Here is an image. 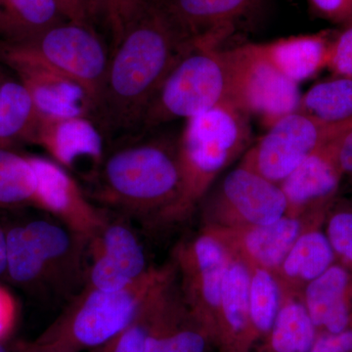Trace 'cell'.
Instances as JSON below:
<instances>
[{"instance_id": "obj_1", "label": "cell", "mask_w": 352, "mask_h": 352, "mask_svg": "<svg viewBox=\"0 0 352 352\" xmlns=\"http://www.w3.org/2000/svg\"><path fill=\"white\" fill-rule=\"evenodd\" d=\"M192 43L180 32L162 0H147L113 48L98 105L106 126L142 124L164 80Z\"/></svg>"}, {"instance_id": "obj_2", "label": "cell", "mask_w": 352, "mask_h": 352, "mask_svg": "<svg viewBox=\"0 0 352 352\" xmlns=\"http://www.w3.org/2000/svg\"><path fill=\"white\" fill-rule=\"evenodd\" d=\"M94 182L102 203L131 214L157 212L163 219L180 192L177 143L155 139L116 150Z\"/></svg>"}, {"instance_id": "obj_3", "label": "cell", "mask_w": 352, "mask_h": 352, "mask_svg": "<svg viewBox=\"0 0 352 352\" xmlns=\"http://www.w3.org/2000/svg\"><path fill=\"white\" fill-rule=\"evenodd\" d=\"M87 243L54 219L7 227L6 278L25 289L75 296L85 284Z\"/></svg>"}, {"instance_id": "obj_4", "label": "cell", "mask_w": 352, "mask_h": 352, "mask_svg": "<svg viewBox=\"0 0 352 352\" xmlns=\"http://www.w3.org/2000/svg\"><path fill=\"white\" fill-rule=\"evenodd\" d=\"M250 119L228 101L186 120L177 141L179 195L163 219H182L188 214L219 173L249 147L252 133Z\"/></svg>"}, {"instance_id": "obj_5", "label": "cell", "mask_w": 352, "mask_h": 352, "mask_svg": "<svg viewBox=\"0 0 352 352\" xmlns=\"http://www.w3.org/2000/svg\"><path fill=\"white\" fill-rule=\"evenodd\" d=\"M170 277L168 270L151 268L118 291L82 288L34 340L58 352L96 351L129 327L148 298Z\"/></svg>"}, {"instance_id": "obj_6", "label": "cell", "mask_w": 352, "mask_h": 352, "mask_svg": "<svg viewBox=\"0 0 352 352\" xmlns=\"http://www.w3.org/2000/svg\"><path fill=\"white\" fill-rule=\"evenodd\" d=\"M231 101L228 50L192 43L164 80L142 120L145 129L190 120Z\"/></svg>"}, {"instance_id": "obj_7", "label": "cell", "mask_w": 352, "mask_h": 352, "mask_svg": "<svg viewBox=\"0 0 352 352\" xmlns=\"http://www.w3.org/2000/svg\"><path fill=\"white\" fill-rule=\"evenodd\" d=\"M2 44L78 83L89 95L96 110L110 58L89 25L64 21L31 41Z\"/></svg>"}, {"instance_id": "obj_8", "label": "cell", "mask_w": 352, "mask_h": 352, "mask_svg": "<svg viewBox=\"0 0 352 352\" xmlns=\"http://www.w3.org/2000/svg\"><path fill=\"white\" fill-rule=\"evenodd\" d=\"M351 129L352 122L330 124L296 111L271 126L241 166L280 185L308 156Z\"/></svg>"}, {"instance_id": "obj_9", "label": "cell", "mask_w": 352, "mask_h": 352, "mask_svg": "<svg viewBox=\"0 0 352 352\" xmlns=\"http://www.w3.org/2000/svg\"><path fill=\"white\" fill-rule=\"evenodd\" d=\"M231 68V102L270 129L296 112L302 95L298 85L282 75L261 54L256 43L228 48Z\"/></svg>"}, {"instance_id": "obj_10", "label": "cell", "mask_w": 352, "mask_h": 352, "mask_svg": "<svg viewBox=\"0 0 352 352\" xmlns=\"http://www.w3.org/2000/svg\"><path fill=\"white\" fill-rule=\"evenodd\" d=\"M87 258L82 288L118 291L138 281L151 270L131 227L110 217L88 240Z\"/></svg>"}, {"instance_id": "obj_11", "label": "cell", "mask_w": 352, "mask_h": 352, "mask_svg": "<svg viewBox=\"0 0 352 352\" xmlns=\"http://www.w3.org/2000/svg\"><path fill=\"white\" fill-rule=\"evenodd\" d=\"M184 273L187 303L217 339L222 284L230 265L228 252L217 234L206 231L178 254Z\"/></svg>"}, {"instance_id": "obj_12", "label": "cell", "mask_w": 352, "mask_h": 352, "mask_svg": "<svg viewBox=\"0 0 352 352\" xmlns=\"http://www.w3.org/2000/svg\"><path fill=\"white\" fill-rule=\"evenodd\" d=\"M36 176L34 207L89 240L109 217L95 207L71 173L48 157L29 156Z\"/></svg>"}, {"instance_id": "obj_13", "label": "cell", "mask_w": 352, "mask_h": 352, "mask_svg": "<svg viewBox=\"0 0 352 352\" xmlns=\"http://www.w3.org/2000/svg\"><path fill=\"white\" fill-rule=\"evenodd\" d=\"M0 61L17 74L31 94L41 118L88 117L95 110L85 88L38 60L0 43Z\"/></svg>"}, {"instance_id": "obj_14", "label": "cell", "mask_w": 352, "mask_h": 352, "mask_svg": "<svg viewBox=\"0 0 352 352\" xmlns=\"http://www.w3.org/2000/svg\"><path fill=\"white\" fill-rule=\"evenodd\" d=\"M32 142L72 175L94 182L105 159L100 129L89 117L41 118ZM74 176V175H73Z\"/></svg>"}, {"instance_id": "obj_15", "label": "cell", "mask_w": 352, "mask_h": 352, "mask_svg": "<svg viewBox=\"0 0 352 352\" xmlns=\"http://www.w3.org/2000/svg\"><path fill=\"white\" fill-rule=\"evenodd\" d=\"M166 12L190 43L221 47L251 18L263 0H162Z\"/></svg>"}, {"instance_id": "obj_16", "label": "cell", "mask_w": 352, "mask_h": 352, "mask_svg": "<svg viewBox=\"0 0 352 352\" xmlns=\"http://www.w3.org/2000/svg\"><path fill=\"white\" fill-rule=\"evenodd\" d=\"M171 289L170 277L150 298L145 352H207L212 335Z\"/></svg>"}, {"instance_id": "obj_17", "label": "cell", "mask_w": 352, "mask_h": 352, "mask_svg": "<svg viewBox=\"0 0 352 352\" xmlns=\"http://www.w3.org/2000/svg\"><path fill=\"white\" fill-rule=\"evenodd\" d=\"M214 205L250 227L267 226L289 210L280 185L243 166L226 176L215 194Z\"/></svg>"}, {"instance_id": "obj_18", "label": "cell", "mask_w": 352, "mask_h": 352, "mask_svg": "<svg viewBox=\"0 0 352 352\" xmlns=\"http://www.w3.org/2000/svg\"><path fill=\"white\" fill-rule=\"evenodd\" d=\"M342 135L308 156L280 184L289 210L320 203L336 193L342 176L338 164V147Z\"/></svg>"}, {"instance_id": "obj_19", "label": "cell", "mask_w": 352, "mask_h": 352, "mask_svg": "<svg viewBox=\"0 0 352 352\" xmlns=\"http://www.w3.org/2000/svg\"><path fill=\"white\" fill-rule=\"evenodd\" d=\"M333 36V32L322 31L280 38L256 45L282 75L298 85L327 68Z\"/></svg>"}, {"instance_id": "obj_20", "label": "cell", "mask_w": 352, "mask_h": 352, "mask_svg": "<svg viewBox=\"0 0 352 352\" xmlns=\"http://www.w3.org/2000/svg\"><path fill=\"white\" fill-rule=\"evenodd\" d=\"M349 273L340 265L331 266L307 285L303 305L318 333H340L351 325L346 300Z\"/></svg>"}, {"instance_id": "obj_21", "label": "cell", "mask_w": 352, "mask_h": 352, "mask_svg": "<svg viewBox=\"0 0 352 352\" xmlns=\"http://www.w3.org/2000/svg\"><path fill=\"white\" fill-rule=\"evenodd\" d=\"M64 21L55 0H0V43L31 41Z\"/></svg>"}, {"instance_id": "obj_22", "label": "cell", "mask_w": 352, "mask_h": 352, "mask_svg": "<svg viewBox=\"0 0 352 352\" xmlns=\"http://www.w3.org/2000/svg\"><path fill=\"white\" fill-rule=\"evenodd\" d=\"M300 230L298 219L283 217L267 226L249 227L241 237V247L258 267L274 270L282 265Z\"/></svg>"}, {"instance_id": "obj_23", "label": "cell", "mask_w": 352, "mask_h": 352, "mask_svg": "<svg viewBox=\"0 0 352 352\" xmlns=\"http://www.w3.org/2000/svg\"><path fill=\"white\" fill-rule=\"evenodd\" d=\"M41 116L28 88L19 80L6 78L0 87V147L16 141L32 142Z\"/></svg>"}, {"instance_id": "obj_24", "label": "cell", "mask_w": 352, "mask_h": 352, "mask_svg": "<svg viewBox=\"0 0 352 352\" xmlns=\"http://www.w3.org/2000/svg\"><path fill=\"white\" fill-rule=\"evenodd\" d=\"M317 335L305 305L288 300L280 307L270 332L254 352H309Z\"/></svg>"}, {"instance_id": "obj_25", "label": "cell", "mask_w": 352, "mask_h": 352, "mask_svg": "<svg viewBox=\"0 0 352 352\" xmlns=\"http://www.w3.org/2000/svg\"><path fill=\"white\" fill-rule=\"evenodd\" d=\"M296 111L330 124L352 122V78L335 76L316 83L302 95Z\"/></svg>"}, {"instance_id": "obj_26", "label": "cell", "mask_w": 352, "mask_h": 352, "mask_svg": "<svg viewBox=\"0 0 352 352\" xmlns=\"http://www.w3.org/2000/svg\"><path fill=\"white\" fill-rule=\"evenodd\" d=\"M333 258L335 252L327 235L309 231L298 236L281 267L289 278L310 282L333 265Z\"/></svg>"}, {"instance_id": "obj_27", "label": "cell", "mask_w": 352, "mask_h": 352, "mask_svg": "<svg viewBox=\"0 0 352 352\" xmlns=\"http://www.w3.org/2000/svg\"><path fill=\"white\" fill-rule=\"evenodd\" d=\"M36 176L29 156L0 147V210L34 206Z\"/></svg>"}, {"instance_id": "obj_28", "label": "cell", "mask_w": 352, "mask_h": 352, "mask_svg": "<svg viewBox=\"0 0 352 352\" xmlns=\"http://www.w3.org/2000/svg\"><path fill=\"white\" fill-rule=\"evenodd\" d=\"M280 307L276 280L270 270L256 267L252 274L250 287V318L256 346L270 332Z\"/></svg>"}, {"instance_id": "obj_29", "label": "cell", "mask_w": 352, "mask_h": 352, "mask_svg": "<svg viewBox=\"0 0 352 352\" xmlns=\"http://www.w3.org/2000/svg\"><path fill=\"white\" fill-rule=\"evenodd\" d=\"M151 296L148 298L138 318L113 340L96 349L97 352H145L149 324V300Z\"/></svg>"}, {"instance_id": "obj_30", "label": "cell", "mask_w": 352, "mask_h": 352, "mask_svg": "<svg viewBox=\"0 0 352 352\" xmlns=\"http://www.w3.org/2000/svg\"><path fill=\"white\" fill-rule=\"evenodd\" d=\"M333 32L327 68L333 75L352 78V20Z\"/></svg>"}, {"instance_id": "obj_31", "label": "cell", "mask_w": 352, "mask_h": 352, "mask_svg": "<svg viewBox=\"0 0 352 352\" xmlns=\"http://www.w3.org/2000/svg\"><path fill=\"white\" fill-rule=\"evenodd\" d=\"M327 237L333 252L352 264V210H339L331 217Z\"/></svg>"}, {"instance_id": "obj_32", "label": "cell", "mask_w": 352, "mask_h": 352, "mask_svg": "<svg viewBox=\"0 0 352 352\" xmlns=\"http://www.w3.org/2000/svg\"><path fill=\"white\" fill-rule=\"evenodd\" d=\"M101 15L112 34L113 48L119 43L127 25L126 0H95V16Z\"/></svg>"}, {"instance_id": "obj_33", "label": "cell", "mask_w": 352, "mask_h": 352, "mask_svg": "<svg viewBox=\"0 0 352 352\" xmlns=\"http://www.w3.org/2000/svg\"><path fill=\"white\" fill-rule=\"evenodd\" d=\"M312 14L332 24L344 25L352 20V0H307Z\"/></svg>"}, {"instance_id": "obj_34", "label": "cell", "mask_w": 352, "mask_h": 352, "mask_svg": "<svg viewBox=\"0 0 352 352\" xmlns=\"http://www.w3.org/2000/svg\"><path fill=\"white\" fill-rule=\"evenodd\" d=\"M65 21L88 25L95 16V0H55Z\"/></svg>"}, {"instance_id": "obj_35", "label": "cell", "mask_w": 352, "mask_h": 352, "mask_svg": "<svg viewBox=\"0 0 352 352\" xmlns=\"http://www.w3.org/2000/svg\"><path fill=\"white\" fill-rule=\"evenodd\" d=\"M309 352H352V324L340 333H318Z\"/></svg>"}, {"instance_id": "obj_36", "label": "cell", "mask_w": 352, "mask_h": 352, "mask_svg": "<svg viewBox=\"0 0 352 352\" xmlns=\"http://www.w3.org/2000/svg\"><path fill=\"white\" fill-rule=\"evenodd\" d=\"M17 319V303L12 294L0 285V342L12 333Z\"/></svg>"}, {"instance_id": "obj_37", "label": "cell", "mask_w": 352, "mask_h": 352, "mask_svg": "<svg viewBox=\"0 0 352 352\" xmlns=\"http://www.w3.org/2000/svg\"><path fill=\"white\" fill-rule=\"evenodd\" d=\"M11 352H58L50 347L38 344L36 340L32 342H18L10 349Z\"/></svg>"}, {"instance_id": "obj_38", "label": "cell", "mask_w": 352, "mask_h": 352, "mask_svg": "<svg viewBox=\"0 0 352 352\" xmlns=\"http://www.w3.org/2000/svg\"><path fill=\"white\" fill-rule=\"evenodd\" d=\"M7 227L0 224V278H6Z\"/></svg>"}, {"instance_id": "obj_39", "label": "cell", "mask_w": 352, "mask_h": 352, "mask_svg": "<svg viewBox=\"0 0 352 352\" xmlns=\"http://www.w3.org/2000/svg\"><path fill=\"white\" fill-rule=\"evenodd\" d=\"M127 1V19H129V24L131 22L132 18L134 17L136 13H138V9L141 8V6L145 3L147 0H126Z\"/></svg>"}, {"instance_id": "obj_40", "label": "cell", "mask_w": 352, "mask_h": 352, "mask_svg": "<svg viewBox=\"0 0 352 352\" xmlns=\"http://www.w3.org/2000/svg\"><path fill=\"white\" fill-rule=\"evenodd\" d=\"M0 352H11L10 349L6 346V342H0Z\"/></svg>"}, {"instance_id": "obj_41", "label": "cell", "mask_w": 352, "mask_h": 352, "mask_svg": "<svg viewBox=\"0 0 352 352\" xmlns=\"http://www.w3.org/2000/svg\"><path fill=\"white\" fill-rule=\"evenodd\" d=\"M6 76L4 75L3 72L0 71V87L3 85V82H6Z\"/></svg>"}]
</instances>
